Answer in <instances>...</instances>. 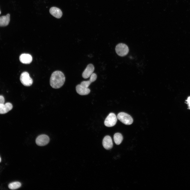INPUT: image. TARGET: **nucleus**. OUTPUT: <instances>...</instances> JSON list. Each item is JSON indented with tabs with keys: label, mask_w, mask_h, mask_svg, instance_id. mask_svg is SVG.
Listing matches in <instances>:
<instances>
[{
	"label": "nucleus",
	"mask_w": 190,
	"mask_h": 190,
	"mask_svg": "<svg viewBox=\"0 0 190 190\" xmlns=\"http://www.w3.org/2000/svg\"><path fill=\"white\" fill-rule=\"evenodd\" d=\"M65 80V76L61 72L55 71L51 75L50 79V85L53 88H59L63 86Z\"/></svg>",
	"instance_id": "obj_1"
},
{
	"label": "nucleus",
	"mask_w": 190,
	"mask_h": 190,
	"mask_svg": "<svg viewBox=\"0 0 190 190\" xmlns=\"http://www.w3.org/2000/svg\"><path fill=\"white\" fill-rule=\"evenodd\" d=\"M117 118L121 122L126 125H130L132 124L133 119L128 114L124 112H121L117 115Z\"/></svg>",
	"instance_id": "obj_2"
},
{
	"label": "nucleus",
	"mask_w": 190,
	"mask_h": 190,
	"mask_svg": "<svg viewBox=\"0 0 190 190\" xmlns=\"http://www.w3.org/2000/svg\"><path fill=\"white\" fill-rule=\"evenodd\" d=\"M117 54L121 56H124L127 54L129 51V49L125 44L121 43L118 44L115 48Z\"/></svg>",
	"instance_id": "obj_3"
},
{
	"label": "nucleus",
	"mask_w": 190,
	"mask_h": 190,
	"mask_svg": "<svg viewBox=\"0 0 190 190\" xmlns=\"http://www.w3.org/2000/svg\"><path fill=\"white\" fill-rule=\"evenodd\" d=\"M21 83L24 86H29L32 84L33 80L30 77L29 73L26 72H23L20 78Z\"/></svg>",
	"instance_id": "obj_4"
},
{
	"label": "nucleus",
	"mask_w": 190,
	"mask_h": 190,
	"mask_svg": "<svg viewBox=\"0 0 190 190\" xmlns=\"http://www.w3.org/2000/svg\"><path fill=\"white\" fill-rule=\"evenodd\" d=\"M117 120V118L115 114L111 113L106 118L104 121V124L108 127H112L116 124Z\"/></svg>",
	"instance_id": "obj_5"
},
{
	"label": "nucleus",
	"mask_w": 190,
	"mask_h": 190,
	"mask_svg": "<svg viewBox=\"0 0 190 190\" xmlns=\"http://www.w3.org/2000/svg\"><path fill=\"white\" fill-rule=\"evenodd\" d=\"M50 139L46 135L42 134L39 135L36 138V142L39 146H44L47 145L49 142Z\"/></svg>",
	"instance_id": "obj_6"
},
{
	"label": "nucleus",
	"mask_w": 190,
	"mask_h": 190,
	"mask_svg": "<svg viewBox=\"0 0 190 190\" xmlns=\"http://www.w3.org/2000/svg\"><path fill=\"white\" fill-rule=\"evenodd\" d=\"M94 69V67L92 64H88L82 74L83 77L84 79L89 77L93 73Z\"/></svg>",
	"instance_id": "obj_7"
},
{
	"label": "nucleus",
	"mask_w": 190,
	"mask_h": 190,
	"mask_svg": "<svg viewBox=\"0 0 190 190\" xmlns=\"http://www.w3.org/2000/svg\"><path fill=\"white\" fill-rule=\"evenodd\" d=\"M102 145L104 148L107 150H110L113 147V144L110 136L107 135L104 137L102 141Z\"/></svg>",
	"instance_id": "obj_8"
},
{
	"label": "nucleus",
	"mask_w": 190,
	"mask_h": 190,
	"mask_svg": "<svg viewBox=\"0 0 190 190\" xmlns=\"http://www.w3.org/2000/svg\"><path fill=\"white\" fill-rule=\"evenodd\" d=\"M0 104V114H4L11 110L13 108L12 104L10 102Z\"/></svg>",
	"instance_id": "obj_9"
},
{
	"label": "nucleus",
	"mask_w": 190,
	"mask_h": 190,
	"mask_svg": "<svg viewBox=\"0 0 190 190\" xmlns=\"http://www.w3.org/2000/svg\"><path fill=\"white\" fill-rule=\"evenodd\" d=\"M19 60L21 62L25 64L30 63L32 60V56L28 54H22L20 56Z\"/></svg>",
	"instance_id": "obj_10"
},
{
	"label": "nucleus",
	"mask_w": 190,
	"mask_h": 190,
	"mask_svg": "<svg viewBox=\"0 0 190 190\" xmlns=\"http://www.w3.org/2000/svg\"><path fill=\"white\" fill-rule=\"evenodd\" d=\"M76 89L78 93L81 95H87L90 92V90L89 88L84 87L80 84L77 86Z\"/></svg>",
	"instance_id": "obj_11"
},
{
	"label": "nucleus",
	"mask_w": 190,
	"mask_h": 190,
	"mask_svg": "<svg viewBox=\"0 0 190 190\" xmlns=\"http://www.w3.org/2000/svg\"><path fill=\"white\" fill-rule=\"evenodd\" d=\"M49 12L52 15L58 18H60L62 15V13L61 10L56 7L51 8Z\"/></svg>",
	"instance_id": "obj_12"
},
{
	"label": "nucleus",
	"mask_w": 190,
	"mask_h": 190,
	"mask_svg": "<svg viewBox=\"0 0 190 190\" xmlns=\"http://www.w3.org/2000/svg\"><path fill=\"white\" fill-rule=\"evenodd\" d=\"M10 15L7 14L6 16L0 17V27L6 26H7L10 20Z\"/></svg>",
	"instance_id": "obj_13"
},
{
	"label": "nucleus",
	"mask_w": 190,
	"mask_h": 190,
	"mask_svg": "<svg viewBox=\"0 0 190 190\" xmlns=\"http://www.w3.org/2000/svg\"><path fill=\"white\" fill-rule=\"evenodd\" d=\"M113 138L115 144L117 145H119L122 142L123 139V137L121 133H116L114 135Z\"/></svg>",
	"instance_id": "obj_14"
},
{
	"label": "nucleus",
	"mask_w": 190,
	"mask_h": 190,
	"mask_svg": "<svg viewBox=\"0 0 190 190\" xmlns=\"http://www.w3.org/2000/svg\"><path fill=\"white\" fill-rule=\"evenodd\" d=\"M21 186V183L18 182H15L10 183L8 187L11 189H15L20 188Z\"/></svg>",
	"instance_id": "obj_15"
},
{
	"label": "nucleus",
	"mask_w": 190,
	"mask_h": 190,
	"mask_svg": "<svg viewBox=\"0 0 190 190\" xmlns=\"http://www.w3.org/2000/svg\"><path fill=\"white\" fill-rule=\"evenodd\" d=\"M184 103L186 109L190 111V94L185 97L184 100Z\"/></svg>",
	"instance_id": "obj_16"
},
{
	"label": "nucleus",
	"mask_w": 190,
	"mask_h": 190,
	"mask_svg": "<svg viewBox=\"0 0 190 190\" xmlns=\"http://www.w3.org/2000/svg\"><path fill=\"white\" fill-rule=\"evenodd\" d=\"M91 82L89 80L87 81H83L80 84L82 86L88 88Z\"/></svg>",
	"instance_id": "obj_17"
},
{
	"label": "nucleus",
	"mask_w": 190,
	"mask_h": 190,
	"mask_svg": "<svg viewBox=\"0 0 190 190\" xmlns=\"http://www.w3.org/2000/svg\"><path fill=\"white\" fill-rule=\"evenodd\" d=\"M89 80L91 82L96 80L97 78V75L95 73H93L90 76Z\"/></svg>",
	"instance_id": "obj_18"
},
{
	"label": "nucleus",
	"mask_w": 190,
	"mask_h": 190,
	"mask_svg": "<svg viewBox=\"0 0 190 190\" xmlns=\"http://www.w3.org/2000/svg\"><path fill=\"white\" fill-rule=\"evenodd\" d=\"M4 98L3 96L2 95H0V104L4 103Z\"/></svg>",
	"instance_id": "obj_19"
},
{
	"label": "nucleus",
	"mask_w": 190,
	"mask_h": 190,
	"mask_svg": "<svg viewBox=\"0 0 190 190\" xmlns=\"http://www.w3.org/2000/svg\"><path fill=\"white\" fill-rule=\"evenodd\" d=\"M1 157H0V162H1Z\"/></svg>",
	"instance_id": "obj_20"
},
{
	"label": "nucleus",
	"mask_w": 190,
	"mask_h": 190,
	"mask_svg": "<svg viewBox=\"0 0 190 190\" xmlns=\"http://www.w3.org/2000/svg\"><path fill=\"white\" fill-rule=\"evenodd\" d=\"M1 14V12L0 10V14Z\"/></svg>",
	"instance_id": "obj_21"
}]
</instances>
